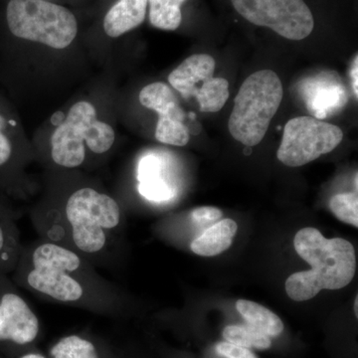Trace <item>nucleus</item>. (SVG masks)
Masks as SVG:
<instances>
[{
  "mask_svg": "<svg viewBox=\"0 0 358 358\" xmlns=\"http://www.w3.org/2000/svg\"><path fill=\"white\" fill-rule=\"evenodd\" d=\"M222 334L227 343L249 350H268L272 345L270 336L248 324H231L223 329Z\"/></svg>",
  "mask_w": 358,
  "mask_h": 358,
  "instance_id": "nucleus-19",
  "label": "nucleus"
},
{
  "mask_svg": "<svg viewBox=\"0 0 358 358\" xmlns=\"http://www.w3.org/2000/svg\"><path fill=\"white\" fill-rule=\"evenodd\" d=\"M223 213L220 209L216 207L204 206L194 209L192 214V220L200 226L213 225V223L218 222L219 219L222 217Z\"/></svg>",
  "mask_w": 358,
  "mask_h": 358,
  "instance_id": "nucleus-23",
  "label": "nucleus"
},
{
  "mask_svg": "<svg viewBox=\"0 0 358 358\" xmlns=\"http://www.w3.org/2000/svg\"><path fill=\"white\" fill-rule=\"evenodd\" d=\"M238 230L237 223L232 219H223L193 240L190 248L193 253L202 257L220 255L230 248Z\"/></svg>",
  "mask_w": 358,
  "mask_h": 358,
  "instance_id": "nucleus-15",
  "label": "nucleus"
},
{
  "mask_svg": "<svg viewBox=\"0 0 358 358\" xmlns=\"http://www.w3.org/2000/svg\"><path fill=\"white\" fill-rule=\"evenodd\" d=\"M305 94L308 110L313 117L319 120L338 113L348 103L345 87L338 80L324 75L306 83Z\"/></svg>",
  "mask_w": 358,
  "mask_h": 358,
  "instance_id": "nucleus-11",
  "label": "nucleus"
},
{
  "mask_svg": "<svg viewBox=\"0 0 358 358\" xmlns=\"http://www.w3.org/2000/svg\"><path fill=\"white\" fill-rule=\"evenodd\" d=\"M216 352L225 358H258L255 353L249 348H241L232 343H220L216 345Z\"/></svg>",
  "mask_w": 358,
  "mask_h": 358,
  "instance_id": "nucleus-24",
  "label": "nucleus"
},
{
  "mask_svg": "<svg viewBox=\"0 0 358 358\" xmlns=\"http://www.w3.org/2000/svg\"><path fill=\"white\" fill-rule=\"evenodd\" d=\"M216 63L207 54H195L185 59L176 69L169 74L171 86L185 99L194 96L197 85L213 77Z\"/></svg>",
  "mask_w": 358,
  "mask_h": 358,
  "instance_id": "nucleus-13",
  "label": "nucleus"
},
{
  "mask_svg": "<svg viewBox=\"0 0 358 358\" xmlns=\"http://www.w3.org/2000/svg\"><path fill=\"white\" fill-rule=\"evenodd\" d=\"M4 245V233L2 228L0 227V251H1L2 248H3Z\"/></svg>",
  "mask_w": 358,
  "mask_h": 358,
  "instance_id": "nucleus-28",
  "label": "nucleus"
},
{
  "mask_svg": "<svg viewBox=\"0 0 358 358\" xmlns=\"http://www.w3.org/2000/svg\"><path fill=\"white\" fill-rule=\"evenodd\" d=\"M68 115L78 122L84 134L87 147L95 154H105L114 145L115 131L110 124L96 120V109L86 101L71 107Z\"/></svg>",
  "mask_w": 358,
  "mask_h": 358,
  "instance_id": "nucleus-12",
  "label": "nucleus"
},
{
  "mask_svg": "<svg viewBox=\"0 0 358 358\" xmlns=\"http://www.w3.org/2000/svg\"><path fill=\"white\" fill-rule=\"evenodd\" d=\"M329 208L341 222L358 227L357 192L338 193L329 200Z\"/></svg>",
  "mask_w": 358,
  "mask_h": 358,
  "instance_id": "nucleus-21",
  "label": "nucleus"
},
{
  "mask_svg": "<svg viewBox=\"0 0 358 358\" xmlns=\"http://www.w3.org/2000/svg\"><path fill=\"white\" fill-rule=\"evenodd\" d=\"M236 308L247 324L267 334L270 338H277L284 331L285 327L282 320L272 310L255 301H237Z\"/></svg>",
  "mask_w": 358,
  "mask_h": 358,
  "instance_id": "nucleus-16",
  "label": "nucleus"
},
{
  "mask_svg": "<svg viewBox=\"0 0 358 358\" xmlns=\"http://www.w3.org/2000/svg\"><path fill=\"white\" fill-rule=\"evenodd\" d=\"M11 152H13V148H11L10 141L0 129V166L6 164L7 160L10 159Z\"/></svg>",
  "mask_w": 358,
  "mask_h": 358,
  "instance_id": "nucleus-25",
  "label": "nucleus"
},
{
  "mask_svg": "<svg viewBox=\"0 0 358 358\" xmlns=\"http://www.w3.org/2000/svg\"><path fill=\"white\" fill-rule=\"evenodd\" d=\"M343 138L338 126L308 115L294 117L285 126L277 157L285 166H303L333 152Z\"/></svg>",
  "mask_w": 358,
  "mask_h": 358,
  "instance_id": "nucleus-6",
  "label": "nucleus"
},
{
  "mask_svg": "<svg viewBox=\"0 0 358 358\" xmlns=\"http://www.w3.org/2000/svg\"><path fill=\"white\" fill-rule=\"evenodd\" d=\"M138 192L150 201H167L173 196V190L162 178V174L140 181Z\"/></svg>",
  "mask_w": 358,
  "mask_h": 358,
  "instance_id": "nucleus-22",
  "label": "nucleus"
},
{
  "mask_svg": "<svg viewBox=\"0 0 358 358\" xmlns=\"http://www.w3.org/2000/svg\"><path fill=\"white\" fill-rule=\"evenodd\" d=\"M51 157L58 166L75 169L86 159L84 134L81 127L67 115L51 138Z\"/></svg>",
  "mask_w": 358,
  "mask_h": 358,
  "instance_id": "nucleus-10",
  "label": "nucleus"
},
{
  "mask_svg": "<svg viewBox=\"0 0 358 358\" xmlns=\"http://www.w3.org/2000/svg\"><path fill=\"white\" fill-rule=\"evenodd\" d=\"M358 56H355L353 61L352 70H350V80H352V87L353 93H355L357 99L358 98Z\"/></svg>",
  "mask_w": 358,
  "mask_h": 358,
  "instance_id": "nucleus-26",
  "label": "nucleus"
},
{
  "mask_svg": "<svg viewBox=\"0 0 358 358\" xmlns=\"http://www.w3.org/2000/svg\"><path fill=\"white\" fill-rule=\"evenodd\" d=\"M194 96L201 112H219L229 98V83L224 78L212 77L197 88Z\"/></svg>",
  "mask_w": 358,
  "mask_h": 358,
  "instance_id": "nucleus-17",
  "label": "nucleus"
},
{
  "mask_svg": "<svg viewBox=\"0 0 358 358\" xmlns=\"http://www.w3.org/2000/svg\"><path fill=\"white\" fill-rule=\"evenodd\" d=\"M355 315H357V317H358V296H357V298H355Z\"/></svg>",
  "mask_w": 358,
  "mask_h": 358,
  "instance_id": "nucleus-30",
  "label": "nucleus"
},
{
  "mask_svg": "<svg viewBox=\"0 0 358 358\" xmlns=\"http://www.w3.org/2000/svg\"><path fill=\"white\" fill-rule=\"evenodd\" d=\"M6 126V120H4V117H2V115H0V129H4Z\"/></svg>",
  "mask_w": 358,
  "mask_h": 358,
  "instance_id": "nucleus-29",
  "label": "nucleus"
},
{
  "mask_svg": "<svg viewBox=\"0 0 358 358\" xmlns=\"http://www.w3.org/2000/svg\"><path fill=\"white\" fill-rule=\"evenodd\" d=\"M294 247L312 270L294 273L287 279L285 287L292 300L308 301L324 289L345 288L355 278L357 257L348 240L327 239L320 231L308 227L296 232Z\"/></svg>",
  "mask_w": 358,
  "mask_h": 358,
  "instance_id": "nucleus-1",
  "label": "nucleus"
},
{
  "mask_svg": "<svg viewBox=\"0 0 358 358\" xmlns=\"http://www.w3.org/2000/svg\"><path fill=\"white\" fill-rule=\"evenodd\" d=\"M148 0H119L103 20V29L108 36H121L140 26L145 20Z\"/></svg>",
  "mask_w": 358,
  "mask_h": 358,
  "instance_id": "nucleus-14",
  "label": "nucleus"
},
{
  "mask_svg": "<svg viewBox=\"0 0 358 358\" xmlns=\"http://www.w3.org/2000/svg\"><path fill=\"white\" fill-rule=\"evenodd\" d=\"M50 355L52 358H99L95 345L79 336L61 338L51 348Z\"/></svg>",
  "mask_w": 358,
  "mask_h": 358,
  "instance_id": "nucleus-20",
  "label": "nucleus"
},
{
  "mask_svg": "<svg viewBox=\"0 0 358 358\" xmlns=\"http://www.w3.org/2000/svg\"><path fill=\"white\" fill-rule=\"evenodd\" d=\"M284 90L272 70L250 75L235 96L228 129L231 136L246 147L259 145L281 106Z\"/></svg>",
  "mask_w": 358,
  "mask_h": 358,
  "instance_id": "nucleus-4",
  "label": "nucleus"
},
{
  "mask_svg": "<svg viewBox=\"0 0 358 358\" xmlns=\"http://www.w3.org/2000/svg\"><path fill=\"white\" fill-rule=\"evenodd\" d=\"M186 0H148L150 21L159 29L173 31L182 21L181 6Z\"/></svg>",
  "mask_w": 358,
  "mask_h": 358,
  "instance_id": "nucleus-18",
  "label": "nucleus"
},
{
  "mask_svg": "<svg viewBox=\"0 0 358 358\" xmlns=\"http://www.w3.org/2000/svg\"><path fill=\"white\" fill-rule=\"evenodd\" d=\"M64 225L72 247L80 255H98L107 248L121 224V208L113 197L84 187L71 194Z\"/></svg>",
  "mask_w": 358,
  "mask_h": 358,
  "instance_id": "nucleus-3",
  "label": "nucleus"
},
{
  "mask_svg": "<svg viewBox=\"0 0 358 358\" xmlns=\"http://www.w3.org/2000/svg\"><path fill=\"white\" fill-rule=\"evenodd\" d=\"M138 99L143 107L159 115L155 129V138L159 143L174 147L187 145L190 134L185 124V113L171 87L162 82L148 85L141 90Z\"/></svg>",
  "mask_w": 358,
  "mask_h": 358,
  "instance_id": "nucleus-8",
  "label": "nucleus"
},
{
  "mask_svg": "<svg viewBox=\"0 0 358 358\" xmlns=\"http://www.w3.org/2000/svg\"><path fill=\"white\" fill-rule=\"evenodd\" d=\"M90 270L70 247L44 241L32 249L25 281L28 288L62 303H88Z\"/></svg>",
  "mask_w": 358,
  "mask_h": 358,
  "instance_id": "nucleus-2",
  "label": "nucleus"
},
{
  "mask_svg": "<svg viewBox=\"0 0 358 358\" xmlns=\"http://www.w3.org/2000/svg\"><path fill=\"white\" fill-rule=\"evenodd\" d=\"M40 324L20 296L7 293L0 300V341H10L17 345L32 343L38 336Z\"/></svg>",
  "mask_w": 358,
  "mask_h": 358,
  "instance_id": "nucleus-9",
  "label": "nucleus"
},
{
  "mask_svg": "<svg viewBox=\"0 0 358 358\" xmlns=\"http://www.w3.org/2000/svg\"><path fill=\"white\" fill-rule=\"evenodd\" d=\"M7 24L18 38L64 49L76 38V17L69 9L47 0H10Z\"/></svg>",
  "mask_w": 358,
  "mask_h": 358,
  "instance_id": "nucleus-5",
  "label": "nucleus"
},
{
  "mask_svg": "<svg viewBox=\"0 0 358 358\" xmlns=\"http://www.w3.org/2000/svg\"><path fill=\"white\" fill-rule=\"evenodd\" d=\"M21 358H45L43 355H38V353H28V355H25L24 357Z\"/></svg>",
  "mask_w": 358,
  "mask_h": 358,
  "instance_id": "nucleus-27",
  "label": "nucleus"
},
{
  "mask_svg": "<svg viewBox=\"0 0 358 358\" xmlns=\"http://www.w3.org/2000/svg\"><path fill=\"white\" fill-rule=\"evenodd\" d=\"M242 17L294 41L312 34L315 20L303 0H231Z\"/></svg>",
  "mask_w": 358,
  "mask_h": 358,
  "instance_id": "nucleus-7",
  "label": "nucleus"
}]
</instances>
